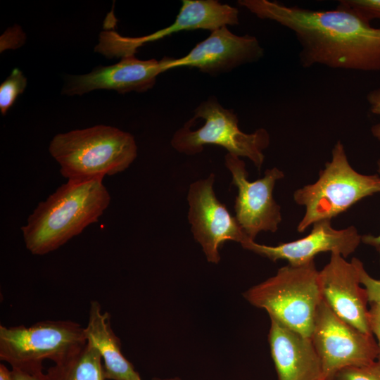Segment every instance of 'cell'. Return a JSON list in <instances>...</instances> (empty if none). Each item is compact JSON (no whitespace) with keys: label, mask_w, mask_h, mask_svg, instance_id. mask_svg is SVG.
I'll return each mask as SVG.
<instances>
[{"label":"cell","mask_w":380,"mask_h":380,"mask_svg":"<svg viewBox=\"0 0 380 380\" xmlns=\"http://www.w3.org/2000/svg\"><path fill=\"white\" fill-rule=\"evenodd\" d=\"M361 241L362 236L355 227L336 229L331 220H325L314 223L308 236L295 241L272 246L249 239L241 246L273 262L286 260L290 265L300 266L315 260L321 253H338L346 258L355 252Z\"/></svg>","instance_id":"cell-12"},{"label":"cell","mask_w":380,"mask_h":380,"mask_svg":"<svg viewBox=\"0 0 380 380\" xmlns=\"http://www.w3.org/2000/svg\"><path fill=\"white\" fill-rule=\"evenodd\" d=\"M110 203L102 178L68 180L38 204L21 227L26 248L38 255L56 250L97 222Z\"/></svg>","instance_id":"cell-2"},{"label":"cell","mask_w":380,"mask_h":380,"mask_svg":"<svg viewBox=\"0 0 380 380\" xmlns=\"http://www.w3.org/2000/svg\"><path fill=\"white\" fill-rule=\"evenodd\" d=\"M225 165L232 176V184L238 189L235 198L236 219L251 240L260 232H275L282 217L281 207L273 198L276 182L284 177L277 167L267 169L263 177L253 182L248 179L245 163L239 157L227 153Z\"/></svg>","instance_id":"cell-9"},{"label":"cell","mask_w":380,"mask_h":380,"mask_svg":"<svg viewBox=\"0 0 380 380\" xmlns=\"http://www.w3.org/2000/svg\"><path fill=\"white\" fill-rule=\"evenodd\" d=\"M27 85V79L22 71L15 68L0 86V111L5 115L14 103L18 95L21 94Z\"/></svg>","instance_id":"cell-19"},{"label":"cell","mask_w":380,"mask_h":380,"mask_svg":"<svg viewBox=\"0 0 380 380\" xmlns=\"http://www.w3.org/2000/svg\"><path fill=\"white\" fill-rule=\"evenodd\" d=\"M379 253L380 243L375 246ZM358 271L360 282L366 290L368 302L380 307V279L372 277L365 270L362 262L357 258H353Z\"/></svg>","instance_id":"cell-21"},{"label":"cell","mask_w":380,"mask_h":380,"mask_svg":"<svg viewBox=\"0 0 380 380\" xmlns=\"http://www.w3.org/2000/svg\"><path fill=\"white\" fill-rule=\"evenodd\" d=\"M336 380H380V356L367 365L345 368L337 373Z\"/></svg>","instance_id":"cell-20"},{"label":"cell","mask_w":380,"mask_h":380,"mask_svg":"<svg viewBox=\"0 0 380 380\" xmlns=\"http://www.w3.org/2000/svg\"><path fill=\"white\" fill-rule=\"evenodd\" d=\"M167 58L143 61L134 56L123 57L113 65H100L88 74L68 77L62 94L82 95L95 89L144 92L153 87L158 75L167 71Z\"/></svg>","instance_id":"cell-15"},{"label":"cell","mask_w":380,"mask_h":380,"mask_svg":"<svg viewBox=\"0 0 380 380\" xmlns=\"http://www.w3.org/2000/svg\"><path fill=\"white\" fill-rule=\"evenodd\" d=\"M0 380H13L11 369L3 364H0Z\"/></svg>","instance_id":"cell-28"},{"label":"cell","mask_w":380,"mask_h":380,"mask_svg":"<svg viewBox=\"0 0 380 380\" xmlns=\"http://www.w3.org/2000/svg\"><path fill=\"white\" fill-rule=\"evenodd\" d=\"M370 111L380 117V88L371 91L367 96ZM372 133L374 137L380 140V121L372 126Z\"/></svg>","instance_id":"cell-25"},{"label":"cell","mask_w":380,"mask_h":380,"mask_svg":"<svg viewBox=\"0 0 380 380\" xmlns=\"http://www.w3.org/2000/svg\"><path fill=\"white\" fill-rule=\"evenodd\" d=\"M377 192H380V176L355 171L348 162L343 145L337 141L331 151V160L319 172L318 179L293 194L295 202L305 207L297 230L303 232L317 222L331 220Z\"/></svg>","instance_id":"cell-5"},{"label":"cell","mask_w":380,"mask_h":380,"mask_svg":"<svg viewBox=\"0 0 380 380\" xmlns=\"http://www.w3.org/2000/svg\"><path fill=\"white\" fill-rule=\"evenodd\" d=\"M13 380H49L42 362L11 366Z\"/></svg>","instance_id":"cell-22"},{"label":"cell","mask_w":380,"mask_h":380,"mask_svg":"<svg viewBox=\"0 0 380 380\" xmlns=\"http://www.w3.org/2000/svg\"><path fill=\"white\" fill-rule=\"evenodd\" d=\"M253 306L300 334L311 336L322 300L315 260L300 266L288 265L243 293Z\"/></svg>","instance_id":"cell-4"},{"label":"cell","mask_w":380,"mask_h":380,"mask_svg":"<svg viewBox=\"0 0 380 380\" xmlns=\"http://www.w3.org/2000/svg\"><path fill=\"white\" fill-rule=\"evenodd\" d=\"M258 18L291 31L300 46L304 68L315 65L360 71L380 70V27L339 1L331 10L289 6L276 1L240 0Z\"/></svg>","instance_id":"cell-1"},{"label":"cell","mask_w":380,"mask_h":380,"mask_svg":"<svg viewBox=\"0 0 380 380\" xmlns=\"http://www.w3.org/2000/svg\"><path fill=\"white\" fill-rule=\"evenodd\" d=\"M331 380H336V379H331Z\"/></svg>","instance_id":"cell-30"},{"label":"cell","mask_w":380,"mask_h":380,"mask_svg":"<svg viewBox=\"0 0 380 380\" xmlns=\"http://www.w3.org/2000/svg\"><path fill=\"white\" fill-rule=\"evenodd\" d=\"M215 175L198 179L189 186L187 194L188 220L194 239L201 246L209 262L217 264L219 249L228 241L242 244L249 240L235 217L215 196ZM251 240V239H250Z\"/></svg>","instance_id":"cell-10"},{"label":"cell","mask_w":380,"mask_h":380,"mask_svg":"<svg viewBox=\"0 0 380 380\" xmlns=\"http://www.w3.org/2000/svg\"><path fill=\"white\" fill-rule=\"evenodd\" d=\"M25 40V33L18 26L8 29L1 37V51L7 49H16Z\"/></svg>","instance_id":"cell-24"},{"label":"cell","mask_w":380,"mask_h":380,"mask_svg":"<svg viewBox=\"0 0 380 380\" xmlns=\"http://www.w3.org/2000/svg\"><path fill=\"white\" fill-rule=\"evenodd\" d=\"M192 118L201 120L203 125L194 130L186 124L179 129L171 140L176 151L192 156L200 153L205 145L220 146L228 153L248 158L260 170L265 160L263 151L270 144L266 129L260 128L253 133L242 132L236 114L223 108L215 97L200 103Z\"/></svg>","instance_id":"cell-6"},{"label":"cell","mask_w":380,"mask_h":380,"mask_svg":"<svg viewBox=\"0 0 380 380\" xmlns=\"http://www.w3.org/2000/svg\"><path fill=\"white\" fill-rule=\"evenodd\" d=\"M153 380H180V379L178 378H175V379H154Z\"/></svg>","instance_id":"cell-29"},{"label":"cell","mask_w":380,"mask_h":380,"mask_svg":"<svg viewBox=\"0 0 380 380\" xmlns=\"http://www.w3.org/2000/svg\"><path fill=\"white\" fill-rule=\"evenodd\" d=\"M49 151L68 180L86 182L103 179L125 170L137 156L134 137L107 125L56 134Z\"/></svg>","instance_id":"cell-3"},{"label":"cell","mask_w":380,"mask_h":380,"mask_svg":"<svg viewBox=\"0 0 380 380\" xmlns=\"http://www.w3.org/2000/svg\"><path fill=\"white\" fill-rule=\"evenodd\" d=\"M87 344L84 327L70 320H45L31 326L0 325V359L11 366L59 362Z\"/></svg>","instance_id":"cell-7"},{"label":"cell","mask_w":380,"mask_h":380,"mask_svg":"<svg viewBox=\"0 0 380 380\" xmlns=\"http://www.w3.org/2000/svg\"><path fill=\"white\" fill-rule=\"evenodd\" d=\"M46 374L49 380H106L101 355L88 342L75 354L55 363Z\"/></svg>","instance_id":"cell-18"},{"label":"cell","mask_w":380,"mask_h":380,"mask_svg":"<svg viewBox=\"0 0 380 380\" xmlns=\"http://www.w3.org/2000/svg\"><path fill=\"white\" fill-rule=\"evenodd\" d=\"M84 334L87 342L94 346L101 355L106 379L141 380L139 374L121 351L120 341L111 327L110 314L102 311L98 301L91 303Z\"/></svg>","instance_id":"cell-17"},{"label":"cell","mask_w":380,"mask_h":380,"mask_svg":"<svg viewBox=\"0 0 380 380\" xmlns=\"http://www.w3.org/2000/svg\"><path fill=\"white\" fill-rule=\"evenodd\" d=\"M326 380L341 370L370 364L380 356L373 334L362 332L339 317L322 299L310 336Z\"/></svg>","instance_id":"cell-8"},{"label":"cell","mask_w":380,"mask_h":380,"mask_svg":"<svg viewBox=\"0 0 380 380\" xmlns=\"http://www.w3.org/2000/svg\"><path fill=\"white\" fill-rule=\"evenodd\" d=\"M362 18L370 23L380 20V0H343Z\"/></svg>","instance_id":"cell-23"},{"label":"cell","mask_w":380,"mask_h":380,"mask_svg":"<svg viewBox=\"0 0 380 380\" xmlns=\"http://www.w3.org/2000/svg\"><path fill=\"white\" fill-rule=\"evenodd\" d=\"M270 320L268 341L278 380H326L311 338Z\"/></svg>","instance_id":"cell-16"},{"label":"cell","mask_w":380,"mask_h":380,"mask_svg":"<svg viewBox=\"0 0 380 380\" xmlns=\"http://www.w3.org/2000/svg\"><path fill=\"white\" fill-rule=\"evenodd\" d=\"M323 300L342 319L362 332L370 331L369 303L365 289L360 286L357 266L338 253H331L329 262L319 271Z\"/></svg>","instance_id":"cell-14"},{"label":"cell","mask_w":380,"mask_h":380,"mask_svg":"<svg viewBox=\"0 0 380 380\" xmlns=\"http://www.w3.org/2000/svg\"><path fill=\"white\" fill-rule=\"evenodd\" d=\"M377 164L378 172L380 175V160H379ZM362 241L366 244L375 247L376 245L380 243V235L377 236H374L372 235H364L362 236Z\"/></svg>","instance_id":"cell-27"},{"label":"cell","mask_w":380,"mask_h":380,"mask_svg":"<svg viewBox=\"0 0 380 380\" xmlns=\"http://www.w3.org/2000/svg\"><path fill=\"white\" fill-rule=\"evenodd\" d=\"M263 55V48L255 37L239 36L224 26L211 32L209 37L196 44L184 56L167 58L166 69L194 67L215 75L256 61Z\"/></svg>","instance_id":"cell-13"},{"label":"cell","mask_w":380,"mask_h":380,"mask_svg":"<svg viewBox=\"0 0 380 380\" xmlns=\"http://www.w3.org/2000/svg\"><path fill=\"white\" fill-rule=\"evenodd\" d=\"M239 24L236 8L215 0H184L174 23L167 27L141 37H124L115 32H103L96 49L103 54L126 57L146 43L170 34L197 29L211 32L227 25Z\"/></svg>","instance_id":"cell-11"},{"label":"cell","mask_w":380,"mask_h":380,"mask_svg":"<svg viewBox=\"0 0 380 380\" xmlns=\"http://www.w3.org/2000/svg\"><path fill=\"white\" fill-rule=\"evenodd\" d=\"M370 331L377 339V343L380 349V307L370 304L368 315Z\"/></svg>","instance_id":"cell-26"}]
</instances>
